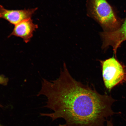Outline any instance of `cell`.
<instances>
[{"instance_id":"cell-1","label":"cell","mask_w":126,"mask_h":126,"mask_svg":"<svg viewBox=\"0 0 126 126\" xmlns=\"http://www.w3.org/2000/svg\"><path fill=\"white\" fill-rule=\"evenodd\" d=\"M47 98L45 106L53 111L40 113L53 121L62 118L59 126H104L109 117L117 114L112 109L116 100L107 94H101L95 88L76 81L64 63L59 78L48 81L43 79L38 96Z\"/></svg>"},{"instance_id":"cell-2","label":"cell","mask_w":126,"mask_h":126,"mask_svg":"<svg viewBox=\"0 0 126 126\" xmlns=\"http://www.w3.org/2000/svg\"><path fill=\"white\" fill-rule=\"evenodd\" d=\"M88 14L101 26L103 31L111 32L121 26L122 19L107 0H88Z\"/></svg>"},{"instance_id":"cell-3","label":"cell","mask_w":126,"mask_h":126,"mask_svg":"<svg viewBox=\"0 0 126 126\" xmlns=\"http://www.w3.org/2000/svg\"><path fill=\"white\" fill-rule=\"evenodd\" d=\"M101 66L105 86L110 91L116 86L126 82V68L114 56L104 60H99Z\"/></svg>"},{"instance_id":"cell-4","label":"cell","mask_w":126,"mask_h":126,"mask_svg":"<svg viewBox=\"0 0 126 126\" xmlns=\"http://www.w3.org/2000/svg\"><path fill=\"white\" fill-rule=\"evenodd\" d=\"M100 35L102 41V49L105 51L111 47L114 56L117 58L118 48L123 42L126 41V17L123 19L121 26L116 30L111 32L103 31Z\"/></svg>"},{"instance_id":"cell-5","label":"cell","mask_w":126,"mask_h":126,"mask_svg":"<svg viewBox=\"0 0 126 126\" xmlns=\"http://www.w3.org/2000/svg\"><path fill=\"white\" fill-rule=\"evenodd\" d=\"M37 9L36 8L22 10H8L0 5V19L5 20L15 25L23 20L31 18Z\"/></svg>"},{"instance_id":"cell-6","label":"cell","mask_w":126,"mask_h":126,"mask_svg":"<svg viewBox=\"0 0 126 126\" xmlns=\"http://www.w3.org/2000/svg\"><path fill=\"white\" fill-rule=\"evenodd\" d=\"M38 28V25L33 23L31 18L28 19L15 25L13 31L9 37L14 36L19 37L27 43L31 40L34 32Z\"/></svg>"},{"instance_id":"cell-7","label":"cell","mask_w":126,"mask_h":126,"mask_svg":"<svg viewBox=\"0 0 126 126\" xmlns=\"http://www.w3.org/2000/svg\"><path fill=\"white\" fill-rule=\"evenodd\" d=\"M8 81V79L3 76L0 75V85H7Z\"/></svg>"},{"instance_id":"cell-8","label":"cell","mask_w":126,"mask_h":126,"mask_svg":"<svg viewBox=\"0 0 126 126\" xmlns=\"http://www.w3.org/2000/svg\"><path fill=\"white\" fill-rule=\"evenodd\" d=\"M106 126H114L111 120L107 121Z\"/></svg>"}]
</instances>
